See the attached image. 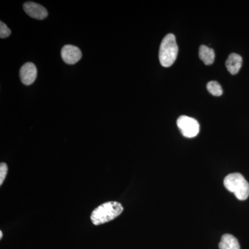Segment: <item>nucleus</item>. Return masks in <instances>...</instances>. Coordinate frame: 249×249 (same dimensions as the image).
Here are the masks:
<instances>
[{
	"label": "nucleus",
	"mask_w": 249,
	"mask_h": 249,
	"mask_svg": "<svg viewBox=\"0 0 249 249\" xmlns=\"http://www.w3.org/2000/svg\"><path fill=\"white\" fill-rule=\"evenodd\" d=\"M62 60L69 65H74L82 58V52L76 46L67 45L62 49Z\"/></svg>",
	"instance_id": "5"
},
{
	"label": "nucleus",
	"mask_w": 249,
	"mask_h": 249,
	"mask_svg": "<svg viewBox=\"0 0 249 249\" xmlns=\"http://www.w3.org/2000/svg\"><path fill=\"white\" fill-rule=\"evenodd\" d=\"M178 52L175 36L172 34L165 36L160 44L159 53L160 65L164 67L172 66L176 60Z\"/></svg>",
	"instance_id": "3"
},
{
	"label": "nucleus",
	"mask_w": 249,
	"mask_h": 249,
	"mask_svg": "<svg viewBox=\"0 0 249 249\" xmlns=\"http://www.w3.org/2000/svg\"><path fill=\"white\" fill-rule=\"evenodd\" d=\"M8 173V166L5 163H1L0 164V186L4 183L5 178Z\"/></svg>",
	"instance_id": "13"
},
{
	"label": "nucleus",
	"mask_w": 249,
	"mask_h": 249,
	"mask_svg": "<svg viewBox=\"0 0 249 249\" xmlns=\"http://www.w3.org/2000/svg\"><path fill=\"white\" fill-rule=\"evenodd\" d=\"M11 31L9 27L4 24V22H0V37L1 38H6L11 35Z\"/></svg>",
	"instance_id": "12"
},
{
	"label": "nucleus",
	"mask_w": 249,
	"mask_h": 249,
	"mask_svg": "<svg viewBox=\"0 0 249 249\" xmlns=\"http://www.w3.org/2000/svg\"><path fill=\"white\" fill-rule=\"evenodd\" d=\"M37 71L36 65L32 62H27L21 67L19 77L23 84L31 85L37 78Z\"/></svg>",
	"instance_id": "6"
},
{
	"label": "nucleus",
	"mask_w": 249,
	"mask_h": 249,
	"mask_svg": "<svg viewBox=\"0 0 249 249\" xmlns=\"http://www.w3.org/2000/svg\"><path fill=\"white\" fill-rule=\"evenodd\" d=\"M207 89L211 94L214 96H222L223 89L217 81H210L207 84Z\"/></svg>",
	"instance_id": "11"
},
{
	"label": "nucleus",
	"mask_w": 249,
	"mask_h": 249,
	"mask_svg": "<svg viewBox=\"0 0 249 249\" xmlns=\"http://www.w3.org/2000/svg\"><path fill=\"white\" fill-rule=\"evenodd\" d=\"M242 65V58L239 54L231 53L229 55L227 62H226V66L229 73L232 75H235L240 71Z\"/></svg>",
	"instance_id": "8"
},
{
	"label": "nucleus",
	"mask_w": 249,
	"mask_h": 249,
	"mask_svg": "<svg viewBox=\"0 0 249 249\" xmlns=\"http://www.w3.org/2000/svg\"><path fill=\"white\" fill-rule=\"evenodd\" d=\"M124 211V207L120 203L109 201L96 208L91 214V222L95 226L101 225L110 222L119 217Z\"/></svg>",
	"instance_id": "1"
},
{
	"label": "nucleus",
	"mask_w": 249,
	"mask_h": 249,
	"mask_svg": "<svg viewBox=\"0 0 249 249\" xmlns=\"http://www.w3.org/2000/svg\"><path fill=\"white\" fill-rule=\"evenodd\" d=\"M24 11L28 16L36 19H44L48 16V12L42 5L29 1L23 6Z\"/></svg>",
	"instance_id": "7"
},
{
	"label": "nucleus",
	"mask_w": 249,
	"mask_h": 249,
	"mask_svg": "<svg viewBox=\"0 0 249 249\" xmlns=\"http://www.w3.org/2000/svg\"><path fill=\"white\" fill-rule=\"evenodd\" d=\"M2 236H3V234H2V231H0V239H1L2 238Z\"/></svg>",
	"instance_id": "14"
},
{
	"label": "nucleus",
	"mask_w": 249,
	"mask_h": 249,
	"mask_svg": "<svg viewBox=\"0 0 249 249\" xmlns=\"http://www.w3.org/2000/svg\"><path fill=\"white\" fill-rule=\"evenodd\" d=\"M224 184L228 191L234 193L239 200H246L249 196V183L240 173H232L227 175Z\"/></svg>",
	"instance_id": "2"
},
{
	"label": "nucleus",
	"mask_w": 249,
	"mask_h": 249,
	"mask_svg": "<svg viewBox=\"0 0 249 249\" xmlns=\"http://www.w3.org/2000/svg\"><path fill=\"white\" fill-rule=\"evenodd\" d=\"M199 56L205 65H211L214 62L215 55L213 49L206 45H201L199 47Z\"/></svg>",
	"instance_id": "10"
},
{
	"label": "nucleus",
	"mask_w": 249,
	"mask_h": 249,
	"mask_svg": "<svg viewBox=\"0 0 249 249\" xmlns=\"http://www.w3.org/2000/svg\"><path fill=\"white\" fill-rule=\"evenodd\" d=\"M177 124L181 133L187 138H193L199 134V123L193 118L181 116L178 117Z\"/></svg>",
	"instance_id": "4"
},
{
	"label": "nucleus",
	"mask_w": 249,
	"mask_h": 249,
	"mask_svg": "<svg viewBox=\"0 0 249 249\" xmlns=\"http://www.w3.org/2000/svg\"><path fill=\"white\" fill-rule=\"evenodd\" d=\"M219 249H240L238 240L231 234H225L219 244Z\"/></svg>",
	"instance_id": "9"
}]
</instances>
